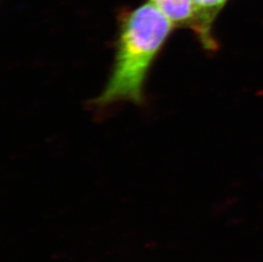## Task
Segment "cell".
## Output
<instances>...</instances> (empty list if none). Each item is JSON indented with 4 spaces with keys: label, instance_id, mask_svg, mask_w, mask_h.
I'll use <instances>...</instances> for the list:
<instances>
[{
    "label": "cell",
    "instance_id": "1",
    "mask_svg": "<svg viewBox=\"0 0 263 262\" xmlns=\"http://www.w3.org/2000/svg\"><path fill=\"white\" fill-rule=\"evenodd\" d=\"M174 27L150 1L124 14L120 21L109 79L95 104L144 103L149 72Z\"/></svg>",
    "mask_w": 263,
    "mask_h": 262
},
{
    "label": "cell",
    "instance_id": "2",
    "mask_svg": "<svg viewBox=\"0 0 263 262\" xmlns=\"http://www.w3.org/2000/svg\"><path fill=\"white\" fill-rule=\"evenodd\" d=\"M156 5L174 27L193 30L199 37L201 26L193 0H149Z\"/></svg>",
    "mask_w": 263,
    "mask_h": 262
},
{
    "label": "cell",
    "instance_id": "3",
    "mask_svg": "<svg viewBox=\"0 0 263 262\" xmlns=\"http://www.w3.org/2000/svg\"><path fill=\"white\" fill-rule=\"evenodd\" d=\"M227 1L228 0H193L201 26L199 40L206 50H215L217 48L216 40L211 35V24Z\"/></svg>",
    "mask_w": 263,
    "mask_h": 262
}]
</instances>
